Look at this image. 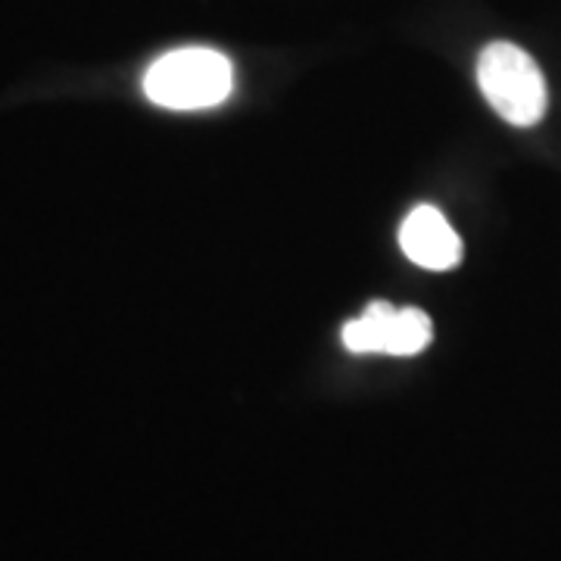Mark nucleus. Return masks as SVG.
I'll return each mask as SVG.
<instances>
[{
    "instance_id": "1",
    "label": "nucleus",
    "mask_w": 561,
    "mask_h": 561,
    "mask_svg": "<svg viewBox=\"0 0 561 561\" xmlns=\"http://www.w3.org/2000/svg\"><path fill=\"white\" fill-rule=\"evenodd\" d=\"M234 91V66L213 47L169 50L144 76V94L162 110H209Z\"/></svg>"
},
{
    "instance_id": "2",
    "label": "nucleus",
    "mask_w": 561,
    "mask_h": 561,
    "mask_svg": "<svg viewBox=\"0 0 561 561\" xmlns=\"http://www.w3.org/2000/svg\"><path fill=\"white\" fill-rule=\"evenodd\" d=\"M478 84L486 103L515 128H530L546 116V79L537 60L508 44H486L478 60Z\"/></svg>"
},
{
    "instance_id": "3",
    "label": "nucleus",
    "mask_w": 561,
    "mask_h": 561,
    "mask_svg": "<svg viewBox=\"0 0 561 561\" xmlns=\"http://www.w3.org/2000/svg\"><path fill=\"white\" fill-rule=\"evenodd\" d=\"M434 341V324L421 309H397L390 302H368L359 319L343 324V346L350 353H390V356H415Z\"/></svg>"
},
{
    "instance_id": "4",
    "label": "nucleus",
    "mask_w": 561,
    "mask_h": 561,
    "mask_svg": "<svg viewBox=\"0 0 561 561\" xmlns=\"http://www.w3.org/2000/svg\"><path fill=\"white\" fill-rule=\"evenodd\" d=\"M400 247L409 260L431 268L449 272L461 262V238L434 206H415L400 228Z\"/></svg>"
}]
</instances>
